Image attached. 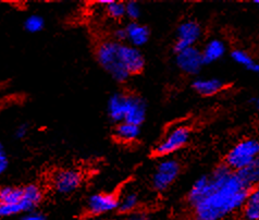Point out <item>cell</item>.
Here are the masks:
<instances>
[{"label":"cell","instance_id":"6da1fadb","mask_svg":"<svg viewBox=\"0 0 259 220\" xmlns=\"http://www.w3.org/2000/svg\"><path fill=\"white\" fill-rule=\"evenodd\" d=\"M251 189L239 174L221 164L195 180L186 203L193 220H225L242 210Z\"/></svg>","mask_w":259,"mask_h":220},{"label":"cell","instance_id":"7a4b0ae2","mask_svg":"<svg viewBox=\"0 0 259 220\" xmlns=\"http://www.w3.org/2000/svg\"><path fill=\"white\" fill-rule=\"evenodd\" d=\"M41 201L42 191L37 184L0 188V218L33 211Z\"/></svg>","mask_w":259,"mask_h":220},{"label":"cell","instance_id":"3957f363","mask_svg":"<svg viewBox=\"0 0 259 220\" xmlns=\"http://www.w3.org/2000/svg\"><path fill=\"white\" fill-rule=\"evenodd\" d=\"M121 42L108 39L100 42L96 48V59L106 72L118 83H123L131 77L122 65L119 48Z\"/></svg>","mask_w":259,"mask_h":220},{"label":"cell","instance_id":"277c9868","mask_svg":"<svg viewBox=\"0 0 259 220\" xmlns=\"http://www.w3.org/2000/svg\"><path fill=\"white\" fill-rule=\"evenodd\" d=\"M259 156V140L246 138L235 143L226 154L224 164L233 172H240Z\"/></svg>","mask_w":259,"mask_h":220},{"label":"cell","instance_id":"5b68a950","mask_svg":"<svg viewBox=\"0 0 259 220\" xmlns=\"http://www.w3.org/2000/svg\"><path fill=\"white\" fill-rule=\"evenodd\" d=\"M191 136L192 131L188 125L172 126L153 148V155L156 157H169L188 145Z\"/></svg>","mask_w":259,"mask_h":220},{"label":"cell","instance_id":"8992f818","mask_svg":"<svg viewBox=\"0 0 259 220\" xmlns=\"http://www.w3.org/2000/svg\"><path fill=\"white\" fill-rule=\"evenodd\" d=\"M181 164L175 158H164L158 162L152 175V186L157 192H164L181 173Z\"/></svg>","mask_w":259,"mask_h":220},{"label":"cell","instance_id":"52a82bcc","mask_svg":"<svg viewBox=\"0 0 259 220\" xmlns=\"http://www.w3.org/2000/svg\"><path fill=\"white\" fill-rule=\"evenodd\" d=\"M203 30L198 22L194 20L184 21L178 26L177 39L175 42V53L182 52L184 49L196 46L200 39Z\"/></svg>","mask_w":259,"mask_h":220},{"label":"cell","instance_id":"ba28073f","mask_svg":"<svg viewBox=\"0 0 259 220\" xmlns=\"http://www.w3.org/2000/svg\"><path fill=\"white\" fill-rule=\"evenodd\" d=\"M82 182L83 174L76 169H60L53 177V187L60 194L73 193Z\"/></svg>","mask_w":259,"mask_h":220},{"label":"cell","instance_id":"9c48e42d","mask_svg":"<svg viewBox=\"0 0 259 220\" xmlns=\"http://www.w3.org/2000/svg\"><path fill=\"white\" fill-rule=\"evenodd\" d=\"M176 65L185 74L197 75L205 66L201 51L194 46L176 53Z\"/></svg>","mask_w":259,"mask_h":220},{"label":"cell","instance_id":"30bf717a","mask_svg":"<svg viewBox=\"0 0 259 220\" xmlns=\"http://www.w3.org/2000/svg\"><path fill=\"white\" fill-rule=\"evenodd\" d=\"M119 54L122 65L125 68L130 76L139 75L143 72L144 68H145V58H144V55L140 51V48L125 44V42H121Z\"/></svg>","mask_w":259,"mask_h":220},{"label":"cell","instance_id":"8fae6325","mask_svg":"<svg viewBox=\"0 0 259 220\" xmlns=\"http://www.w3.org/2000/svg\"><path fill=\"white\" fill-rule=\"evenodd\" d=\"M119 207V197L113 193L100 192L90 196L88 201L86 210L92 217H98L113 210H117Z\"/></svg>","mask_w":259,"mask_h":220},{"label":"cell","instance_id":"7c38bea8","mask_svg":"<svg viewBox=\"0 0 259 220\" xmlns=\"http://www.w3.org/2000/svg\"><path fill=\"white\" fill-rule=\"evenodd\" d=\"M146 115L147 104L145 99L138 94L127 93L123 121L141 126L145 121Z\"/></svg>","mask_w":259,"mask_h":220},{"label":"cell","instance_id":"4fadbf2b","mask_svg":"<svg viewBox=\"0 0 259 220\" xmlns=\"http://www.w3.org/2000/svg\"><path fill=\"white\" fill-rule=\"evenodd\" d=\"M227 87L226 82L218 77H198L192 82V89L203 97H211L219 94Z\"/></svg>","mask_w":259,"mask_h":220},{"label":"cell","instance_id":"5bb4252c","mask_svg":"<svg viewBox=\"0 0 259 220\" xmlns=\"http://www.w3.org/2000/svg\"><path fill=\"white\" fill-rule=\"evenodd\" d=\"M126 95L124 92H117L113 93L107 103V113L111 121L120 123L124 120Z\"/></svg>","mask_w":259,"mask_h":220},{"label":"cell","instance_id":"9a60e30c","mask_svg":"<svg viewBox=\"0 0 259 220\" xmlns=\"http://www.w3.org/2000/svg\"><path fill=\"white\" fill-rule=\"evenodd\" d=\"M125 31L128 45L136 48H141L142 46L146 45L150 38V31L148 26L139 22H130L125 26Z\"/></svg>","mask_w":259,"mask_h":220},{"label":"cell","instance_id":"2e32d148","mask_svg":"<svg viewBox=\"0 0 259 220\" xmlns=\"http://www.w3.org/2000/svg\"><path fill=\"white\" fill-rule=\"evenodd\" d=\"M203 56L204 65H211V63L220 60L227 53V46L224 41L219 38H212L208 40L204 48L200 49Z\"/></svg>","mask_w":259,"mask_h":220},{"label":"cell","instance_id":"e0dca14e","mask_svg":"<svg viewBox=\"0 0 259 220\" xmlns=\"http://www.w3.org/2000/svg\"><path fill=\"white\" fill-rule=\"evenodd\" d=\"M141 136V126L122 121L117 123L113 130V138L120 143L130 144L135 142Z\"/></svg>","mask_w":259,"mask_h":220},{"label":"cell","instance_id":"ac0fdd59","mask_svg":"<svg viewBox=\"0 0 259 220\" xmlns=\"http://www.w3.org/2000/svg\"><path fill=\"white\" fill-rule=\"evenodd\" d=\"M243 219L259 220V187L251 189L242 208Z\"/></svg>","mask_w":259,"mask_h":220},{"label":"cell","instance_id":"d6986e66","mask_svg":"<svg viewBox=\"0 0 259 220\" xmlns=\"http://www.w3.org/2000/svg\"><path fill=\"white\" fill-rule=\"evenodd\" d=\"M241 177V179L246 182L249 187L255 188L259 187V156L254 159L249 166H247L245 169H243L242 171L236 172Z\"/></svg>","mask_w":259,"mask_h":220},{"label":"cell","instance_id":"ffe728a7","mask_svg":"<svg viewBox=\"0 0 259 220\" xmlns=\"http://www.w3.org/2000/svg\"><path fill=\"white\" fill-rule=\"evenodd\" d=\"M140 205V196L135 192H127L121 198H119V207L118 210L121 214L130 215L138 210Z\"/></svg>","mask_w":259,"mask_h":220},{"label":"cell","instance_id":"44dd1931","mask_svg":"<svg viewBox=\"0 0 259 220\" xmlns=\"http://www.w3.org/2000/svg\"><path fill=\"white\" fill-rule=\"evenodd\" d=\"M105 6L108 17L113 20H121L125 17V3L120 2H99Z\"/></svg>","mask_w":259,"mask_h":220},{"label":"cell","instance_id":"7402d4cb","mask_svg":"<svg viewBox=\"0 0 259 220\" xmlns=\"http://www.w3.org/2000/svg\"><path fill=\"white\" fill-rule=\"evenodd\" d=\"M230 56H231V59L235 63L248 70L251 68V66H253L255 62L253 57H251L247 52L243 51V49H234V51H232L231 54H230Z\"/></svg>","mask_w":259,"mask_h":220},{"label":"cell","instance_id":"603a6c76","mask_svg":"<svg viewBox=\"0 0 259 220\" xmlns=\"http://www.w3.org/2000/svg\"><path fill=\"white\" fill-rule=\"evenodd\" d=\"M45 26V20L42 17L33 14V16L27 17L24 22V28L28 33H38Z\"/></svg>","mask_w":259,"mask_h":220},{"label":"cell","instance_id":"cb8c5ba5","mask_svg":"<svg viewBox=\"0 0 259 220\" xmlns=\"http://www.w3.org/2000/svg\"><path fill=\"white\" fill-rule=\"evenodd\" d=\"M142 9L139 3L136 2H128L125 3V17L128 18L132 22H138V20L141 18Z\"/></svg>","mask_w":259,"mask_h":220},{"label":"cell","instance_id":"d4e9b609","mask_svg":"<svg viewBox=\"0 0 259 220\" xmlns=\"http://www.w3.org/2000/svg\"><path fill=\"white\" fill-rule=\"evenodd\" d=\"M9 167V158L8 155H7L6 148L4 144L0 141V174H3L6 172V170Z\"/></svg>","mask_w":259,"mask_h":220},{"label":"cell","instance_id":"484cf974","mask_svg":"<svg viewBox=\"0 0 259 220\" xmlns=\"http://www.w3.org/2000/svg\"><path fill=\"white\" fill-rule=\"evenodd\" d=\"M21 220H47V218L44 214H41V212L33 210L30 212H26V214L21 218Z\"/></svg>","mask_w":259,"mask_h":220},{"label":"cell","instance_id":"4316f807","mask_svg":"<svg viewBox=\"0 0 259 220\" xmlns=\"http://www.w3.org/2000/svg\"><path fill=\"white\" fill-rule=\"evenodd\" d=\"M114 39L118 42H124L126 40V31H125V26L124 27H119L113 33Z\"/></svg>","mask_w":259,"mask_h":220},{"label":"cell","instance_id":"83f0119b","mask_svg":"<svg viewBox=\"0 0 259 220\" xmlns=\"http://www.w3.org/2000/svg\"><path fill=\"white\" fill-rule=\"evenodd\" d=\"M28 130H30V127H28V124H27V123L20 124V125L17 127V130H16V138H18V139H20V140L24 139V138L27 136Z\"/></svg>","mask_w":259,"mask_h":220},{"label":"cell","instance_id":"f1b7e54d","mask_svg":"<svg viewBox=\"0 0 259 220\" xmlns=\"http://www.w3.org/2000/svg\"><path fill=\"white\" fill-rule=\"evenodd\" d=\"M128 220H150V219H149V217L145 214V212L136 210V211L132 212V214L128 215Z\"/></svg>","mask_w":259,"mask_h":220},{"label":"cell","instance_id":"f546056e","mask_svg":"<svg viewBox=\"0 0 259 220\" xmlns=\"http://www.w3.org/2000/svg\"><path fill=\"white\" fill-rule=\"evenodd\" d=\"M251 105H253L254 109H256L259 112V96L251 99Z\"/></svg>","mask_w":259,"mask_h":220},{"label":"cell","instance_id":"4dcf8cb0","mask_svg":"<svg viewBox=\"0 0 259 220\" xmlns=\"http://www.w3.org/2000/svg\"><path fill=\"white\" fill-rule=\"evenodd\" d=\"M249 70L251 71V72H254L259 75V61H255L254 65L251 66V68Z\"/></svg>","mask_w":259,"mask_h":220},{"label":"cell","instance_id":"1f68e13d","mask_svg":"<svg viewBox=\"0 0 259 220\" xmlns=\"http://www.w3.org/2000/svg\"><path fill=\"white\" fill-rule=\"evenodd\" d=\"M254 4H255V6L257 7V8L259 9V0H256V2H254Z\"/></svg>","mask_w":259,"mask_h":220},{"label":"cell","instance_id":"d6a6232c","mask_svg":"<svg viewBox=\"0 0 259 220\" xmlns=\"http://www.w3.org/2000/svg\"><path fill=\"white\" fill-rule=\"evenodd\" d=\"M88 220H102V219L96 218V217H92V218H90V219H88Z\"/></svg>","mask_w":259,"mask_h":220},{"label":"cell","instance_id":"836d02e7","mask_svg":"<svg viewBox=\"0 0 259 220\" xmlns=\"http://www.w3.org/2000/svg\"><path fill=\"white\" fill-rule=\"evenodd\" d=\"M242 220H245V219H242Z\"/></svg>","mask_w":259,"mask_h":220}]
</instances>
